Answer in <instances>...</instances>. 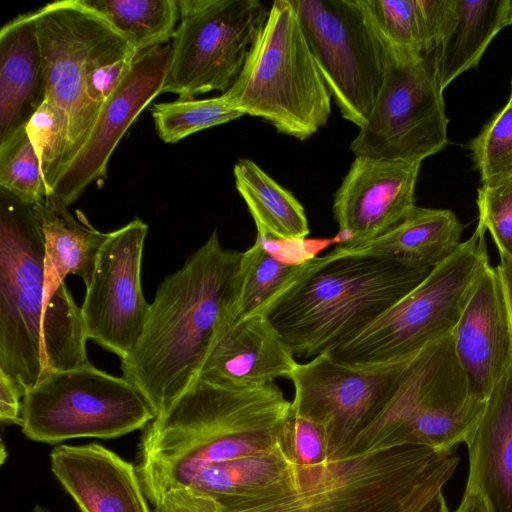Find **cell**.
Listing matches in <instances>:
<instances>
[{"label":"cell","instance_id":"cell-1","mask_svg":"<svg viewBox=\"0 0 512 512\" xmlns=\"http://www.w3.org/2000/svg\"><path fill=\"white\" fill-rule=\"evenodd\" d=\"M292 402L274 383L196 382L143 429L136 470L148 501L187 487L204 468L289 451ZM291 453V452H290Z\"/></svg>","mask_w":512,"mask_h":512},{"label":"cell","instance_id":"cell-2","mask_svg":"<svg viewBox=\"0 0 512 512\" xmlns=\"http://www.w3.org/2000/svg\"><path fill=\"white\" fill-rule=\"evenodd\" d=\"M241 255L224 248L214 229L159 283L143 333L121 359L122 376L157 414L196 382L219 329L231 317Z\"/></svg>","mask_w":512,"mask_h":512},{"label":"cell","instance_id":"cell-3","mask_svg":"<svg viewBox=\"0 0 512 512\" xmlns=\"http://www.w3.org/2000/svg\"><path fill=\"white\" fill-rule=\"evenodd\" d=\"M431 270L332 249L311 258L301 277L262 315L295 356L313 358L365 329Z\"/></svg>","mask_w":512,"mask_h":512},{"label":"cell","instance_id":"cell-4","mask_svg":"<svg viewBox=\"0 0 512 512\" xmlns=\"http://www.w3.org/2000/svg\"><path fill=\"white\" fill-rule=\"evenodd\" d=\"M458 462L452 452L420 445L370 450L299 473L296 492L237 502L223 512H418Z\"/></svg>","mask_w":512,"mask_h":512},{"label":"cell","instance_id":"cell-5","mask_svg":"<svg viewBox=\"0 0 512 512\" xmlns=\"http://www.w3.org/2000/svg\"><path fill=\"white\" fill-rule=\"evenodd\" d=\"M222 96L244 115L299 140L326 125L332 96L291 0L271 4L241 73Z\"/></svg>","mask_w":512,"mask_h":512},{"label":"cell","instance_id":"cell-6","mask_svg":"<svg viewBox=\"0 0 512 512\" xmlns=\"http://www.w3.org/2000/svg\"><path fill=\"white\" fill-rule=\"evenodd\" d=\"M486 401L468 382L452 331L409 358L385 408L347 455L400 445L452 451L467 441Z\"/></svg>","mask_w":512,"mask_h":512},{"label":"cell","instance_id":"cell-7","mask_svg":"<svg viewBox=\"0 0 512 512\" xmlns=\"http://www.w3.org/2000/svg\"><path fill=\"white\" fill-rule=\"evenodd\" d=\"M486 229L474 232L394 306L365 329L327 352L360 368L408 359L456 327L485 269L491 265Z\"/></svg>","mask_w":512,"mask_h":512},{"label":"cell","instance_id":"cell-8","mask_svg":"<svg viewBox=\"0 0 512 512\" xmlns=\"http://www.w3.org/2000/svg\"><path fill=\"white\" fill-rule=\"evenodd\" d=\"M43 257L33 204L0 189V369L24 393L57 371L43 315Z\"/></svg>","mask_w":512,"mask_h":512},{"label":"cell","instance_id":"cell-9","mask_svg":"<svg viewBox=\"0 0 512 512\" xmlns=\"http://www.w3.org/2000/svg\"><path fill=\"white\" fill-rule=\"evenodd\" d=\"M156 416L131 381L88 362L52 372L28 389L20 426L30 440L57 444L75 438H117L144 429Z\"/></svg>","mask_w":512,"mask_h":512},{"label":"cell","instance_id":"cell-10","mask_svg":"<svg viewBox=\"0 0 512 512\" xmlns=\"http://www.w3.org/2000/svg\"><path fill=\"white\" fill-rule=\"evenodd\" d=\"M383 47V83L349 149L355 157L421 163L449 141L436 49L416 58Z\"/></svg>","mask_w":512,"mask_h":512},{"label":"cell","instance_id":"cell-11","mask_svg":"<svg viewBox=\"0 0 512 512\" xmlns=\"http://www.w3.org/2000/svg\"><path fill=\"white\" fill-rule=\"evenodd\" d=\"M179 22L162 93L226 92L241 73L269 8L258 0H177Z\"/></svg>","mask_w":512,"mask_h":512},{"label":"cell","instance_id":"cell-12","mask_svg":"<svg viewBox=\"0 0 512 512\" xmlns=\"http://www.w3.org/2000/svg\"><path fill=\"white\" fill-rule=\"evenodd\" d=\"M342 117L359 129L383 83L385 50L360 0H291Z\"/></svg>","mask_w":512,"mask_h":512},{"label":"cell","instance_id":"cell-13","mask_svg":"<svg viewBox=\"0 0 512 512\" xmlns=\"http://www.w3.org/2000/svg\"><path fill=\"white\" fill-rule=\"evenodd\" d=\"M408 360L360 368L322 353L296 364L292 410L323 428L330 460L345 457L381 414Z\"/></svg>","mask_w":512,"mask_h":512},{"label":"cell","instance_id":"cell-14","mask_svg":"<svg viewBox=\"0 0 512 512\" xmlns=\"http://www.w3.org/2000/svg\"><path fill=\"white\" fill-rule=\"evenodd\" d=\"M32 12L45 99L62 113L67 125L64 170L83 146L98 116L86 93V77L92 50L109 23L81 0L56 1Z\"/></svg>","mask_w":512,"mask_h":512},{"label":"cell","instance_id":"cell-15","mask_svg":"<svg viewBox=\"0 0 512 512\" xmlns=\"http://www.w3.org/2000/svg\"><path fill=\"white\" fill-rule=\"evenodd\" d=\"M147 232L139 217L110 232L80 307L87 338L120 360L137 345L150 311L141 286Z\"/></svg>","mask_w":512,"mask_h":512},{"label":"cell","instance_id":"cell-16","mask_svg":"<svg viewBox=\"0 0 512 512\" xmlns=\"http://www.w3.org/2000/svg\"><path fill=\"white\" fill-rule=\"evenodd\" d=\"M170 57L169 42L137 54L127 75L102 105L83 146L55 183L52 193L66 206L92 182L105 178L110 156L125 132L162 93Z\"/></svg>","mask_w":512,"mask_h":512},{"label":"cell","instance_id":"cell-17","mask_svg":"<svg viewBox=\"0 0 512 512\" xmlns=\"http://www.w3.org/2000/svg\"><path fill=\"white\" fill-rule=\"evenodd\" d=\"M44 242L43 315L55 356L57 371L73 369L89 360L86 340L56 327L49 319V305L69 274L80 277L87 287L93 277L100 251L110 236L94 228L77 211L75 218L53 193L33 204Z\"/></svg>","mask_w":512,"mask_h":512},{"label":"cell","instance_id":"cell-18","mask_svg":"<svg viewBox=\"0 0 512 512\" xmlns=\"http://www.w3.org/2000/svg\"><path fill=\"white\" fill-rule=\"evenodd\" d=\"M420 162L357 156L333 196L337 247L366 243L402 221L415 205Z\"/></svg>","mask_w":512,"mask_h":512},{"label":"cell","instance_id":"cell-19","mask_svg":"<svg viewBox=\"0 0 512 512\" xmlns=\"http://www.w3.org/2000/svg\"><path fill=\"white\" fill-rule=\"evenodd\" d=\"M457 359L473 391L487 400L512 367V323L497 267L489 265L453 330Z\"/></svg>","mask_w":512,"mask_h":512},{"label":"cell","instance_id":"cell-20","mask_svg":"<svg viewBox=\"0 0 512 512\" xmlns=\"http://www.w3.org/2000/svg\"><path fill=\"white\" fill-rule=\"evenodd\" d=\"M50 463L81 512H151L135 465L99 443L56 446Z\"/></svg>","mask_w":512,"mask_h":512},{"label":"cell","instance_id":"cell-21","mask_svg":"<svg viewBox=\"0 0 512 512\" xmlns=\"http://www.w3.org/2000/svg\"><path fill=\"white\" fill-rule=\"evenodd\" d=\"M295 355L268 319L228 318L219 329L200 369L199 380L231 386L263 385L289 379Z\"/></svg>","mask_w":512,"mask_h":512},{"label":"cell","instance_id":"cell-22","mask_svg":"<svg viewBox=\"0 0 512 512\" xmlns=\"http://www.w3.org/2000/svg\"><path fill=\"white\" fill-rule=\"evenodd\" d=\"M45 100V78L33 12L0 30V146L23 131Z\"/></svg>","mask_w":512,"mask_h":512},{"label":"cell","instance_id":"cell-23","mask_svg":"<svg viewBox=\"0 0 512 512\" xmlns=\"http://www.w3.org/2000/svg\"><path fill=\"white\" fill-rule=\"evenodd\" d=\"M465 444L466 487L480 492L493 512H512V367L493 388Z\"/></svg>","mask_w":512,"mask_h":512},{"label":"cell","instance_id":"cell-24","mask_svg":"<svg viewBox=\"0 0 512 512\" xmlns=\"http://www.w3.org/2000/svg\"><path fill=\"white\" fill-rule=\"evenodd\" d=\"M462 231L463 225L451 210L415 206L380 236L350 249H333L388 257L412 267L432 269L459 246Z\"/></svg>","mask_w":512,"mask_h":512},{"label":"cell","instance_id":"cell-25","mask_svg":"<svg viewBox=\"0 0 512 512\" xmlns=\"http://www.w3.org/2000/svg\"><path fill=\"white\" fill-rule=\"evenodd\" d=\"M229 504L286 495L300 487L298 467L289 451L256 454L202 469L187 486Z\"/></svg>","mask_w":512,"mask_h":512},{"label":"cell","instance_id":"cell-26","mask_svg":"<svg viewBox=\"0 0 512 512\" xmlns=\"http://www.w3.org/2000/svg\"><path fill=\"white\" fill-rule=\"evenodd\" d=\"M363 11L390 51L423 57L434 51L452 20L455 0H360Z\"/></svg>","mask_w":512,"mask_h":512},{"label":"cell","instance_id":"cell-27","mask_svg":"<svg viewBox=\"0 0 512 512\" xmlns=\"http://www.w3.org/2000/svg\"><path fill=\"white\" fill-rule=\"evenodd\" d=\"M509 12L510 0H455L452 20L436 48L443 90L478 66L491 41L509 25Z\"/></svg>","mask_w":512,"mask_h":512},{"label":"cell","instance_id":"cell-28","mask_svg":"<svg viewBox=\"0 0 512 512\" xmlns=\"http://www.w3.org/2000/svg\"><path fill=\"white\" fill-rule=\"evenodd\" d=\"M235 187L252 216L257 237L303 241L310 233L302 204L255 162L239 159L233 168Z\"/></svg>","mask_w":512,"mask_h":512},{"label":"cell","instance_id":"cell-29","mask_svg":"<svg viewBox=\"0 0 512 512\" xmlns=\"http://www.w3.org/2000/svg\"><path fill=\"white\" fill-rule=\"evenodd\" d=\"M310 259L288 263L274 256L257 237L242 252L239 262L232 321L262 314L267 306L291 286L309 267Z\"/></svg>","mask_w":512,"mask_h":512},{"label":"cell","instance_id":"cell-30","mask_svg":"<svg viewBox=\"0 0 512 512\" xmlns=\"http://www.w3.org/2000/svg\"><path fill=\"white\" fill-rule=\"evenodd\" d=\"M138 54L168 43L179 22L177 0H81Z\"/></svg>","mask_w":512,"mask_h":512},{"label":"cell","instance_id":"cell-31","mask_svg":"<svg viewBox=\"0 0 512 512\" xmlns=\"http://www.w3.org/2000/svg\"><path fill=\"white\" fill-rule=\"evenodd\" d=\"M151 113L158 136L170 144L244 115L231 107L222 95L199 100L178 98L171 102L156 103Z\"/></svg>","mask_w":512,"mask_h":512},{"label":"cell","instance_id":"cell-32","mask_svg":"<svg viewBox=\"0 0 512 512\" xmlns=\"http://www.w3.org/2000/svg\"><path fill=\"white\" fill-rule=\"evenodd\" d=\"M469 149L481 187L492 188L512 181V94L470 142Z\"/></svg>","mask_w":512,"mask_h":512},{"label":"cell","instance_id":"cell-33","mask_svg":"<svg viewBox=\"0 0 512 512\" xmlns=\"http://www.w3.org/2000/svg\"><path fill=\"white\" fill-rule=\"evenodd\" d=\"M0 189L28 204L48 194L40 161L26 128L0 146Z\"/></svg>","mask_w":512,"mask_h":512},{"label":"cell","instance_id":"cell-34","mask_svg":"<svg viewBox=\"0 0 512 512\" xmlns=\"http://www.w3.org/2000/svg\"><path fill=\"white\" fill-rule=\"evenodd\" d=\"M41 165L47 192L52 193L63 170L67 146V125L62 113L44 100L26 126Z\"/></svg>","mask_w":512,"mask_h":512},{"label":"cell","instance_id":"cell-35","mask_svg":"<svg viewBox=\"0 0 512 512\" xmlns=\"http://www.w3.org/2000/svg\"><path fill=\"white\" fill-rule=\"evenodd\" d=\"M478 221L496 245L499 256L512 260V181L478 188Z\"/></svg>","mask_w":512,"mask_h":512},{"label":"cell","instance_id":"cell-36","mask_svg":"<svg viewBox=\"0 0 512 512\" xmlns=\"http://www.w3.org/2000/svg\"><path fill=\"white\" fill-rule=\"evenodd\" d=\"M288 439L290 452L299 469H318L331 461L323 428L311 420L296 415L292 409Z\"/></svg>","mask_w":512,"mask_h":512},{"label":"cell","instance_id":"cell-37","mask_svg":"<svg viewBox=\"0 0 512 512\" xmlns=\"http://www.w3.org/2000/svg\"><path fill=\"white\" fill-rule=\"evenodd\" d=\"M154 507V512H222L214 498L191 487L167 491Z\"/></svg>","mask_w":512,"mask_h":512},{"label":"cell","instance_id":"cell-38","mask_svg":"<svg viewBox=\"0 0 512 512\" xmlns=\"http://www.w3.org/2000/svg\"><path fill=\"white\" fill-rule=\"evenodd\" d=\"M24 394L19 384L0 369V420L2 424L21 425Z\"/></svg>","mask_w":512,"mask_h":512},{"label":"cell","instance_id":"cell-39","mask_svg":"<svg viewBox=\"0 0 512 512\" xmlns=\"http://www.w3.org/2000/svg\"><path fill=\"white\" fill-rule=\"evenodd\" d=\"M454 512H493L489 502L477 490L466 487L462 500Z\"/></svg>","mask_w":512,"mask_h":512},{"label":"cell","instance_id":"cell-40","mask_svg":"<svg viewBox=\"0 0 512 512\" xmlns=\"http://www.w3.org/2000/svg\"><path fill=\"white\" fill-rule=\"evenodd\" d=\"M504 287L508 310L512 323V260L500 257L499 264L496 266Z\"/></svg>","mask_w":512,"mask_h":512},{"label":"cell","instance_id":"cell-41","mask_svg":"<svg viewBox=\"0 0 512 512\" xmlns=\"http://www.w3.org/2000/svg\"><path fill=\"white\" fill-rule=\"evenodd\" d=\"M418 512H449L442 491L437 492Z\"/></svg>","mask_w":512,"mask_h":512},{"label":"cell","instance_id":"cell-42","mask_svg":"<svg viewBox=\"0 0 512 512\" xmlns=\"http://www.w3.org/2000/svg\"><path fill=\"white\" fill-rule=\"evenodd\" d=\"M32 512H51V511L41 505H35Z\"/></svg>","mask_w":512,"mask_h":512},{"label":"cell","instance_id":"cell-43","mask_svg":"<svg viewBox=\"0 0 512 512\" xmlns=\"http://www.w3.org/2000/svg\"><path fill=\"white\" fill-rule=\"evenodd\" d=\"M509 25H512V0H510Z\"/></svg>","mask_w":512,"mask_h":512},{"label":"cell","instance_id":"cell-44","mask_svg":"<svg viewBox=\"0 0 512 512\" xmlns=\"http://www.w3.org/2000/svg\"><path fill=\"white\" fill-rule=\"evenodd\" d=\"M511 94H512V81H511Z\"/></svg>","mask_w":512,"mask_h":512}]
</instances>
